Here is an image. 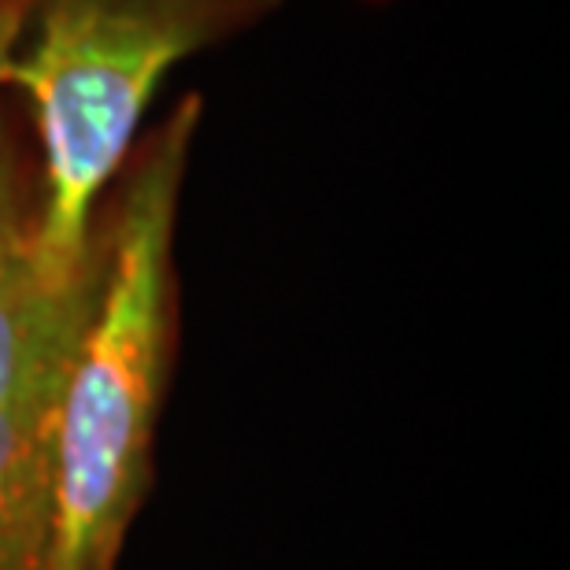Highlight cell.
Wrapping results in <instances>:
<instances>
[{
	"instance_id": "6da1fadb",
	"label": "cell",
	"mask_w": 570,
	"mask_h": 570,
	"mask_svg": "<svg viewBox=\"0 0 570 570\" xmlns=\"http://www.w3.org/2000/svg\"><path fill=\"white\" fill-rule=\"evenodd\" d=\"M204 97L138 138L100 200L105 264L52 423V570H116L138 515L178 334L175 226Z\"/></svg>"
},
{
	"instance_id": "7a4b0ae2",
	"label": "cell",
	"mask_w": 570,
	"mask_h": 570,
	"mask_svg": "<svg viewBox=\"0 0 570 570\" xmlns=\"http://www.w3.org/2000/svg\"><path fill=\"white\" fill-rule=\"evenodd\" d=\"M285 0H27L8 67L41 159L33 253L71 275L97 248L108 186L170 67L278 16Z\"/></svg>"
},
{
	"instance_id": "3957f363",
	"label": "cell",
	"mask_w": 570,
	"mask_h": 570,
	"mask_svg": "<svg viewBox=\"0 0 570 570\" xmlns=\"http://www.w3.org/2000/svg\"><path fill=\"white\" fill-rule=\"evenodd\" d=\"M105 264V223L86 267L60 275L33 242L0 264V570H52V423L63 367Z\"/></svg>"
},
{
	"instance_id": "277c9868",
	"label": "cell",
	"mask_w": 570,
	"mask_h": 570,
	"mask_svg": "<svg viewBox=\"0 0 570 570\" xmlns=\"http://www.w3.org/2000/svg\"><path fill=\"white\" fill-rule=\"evenodd\" d=\"M41 159L22 100L0 86V264L38 237Z\"/></svg>"
},
{
	"instance_id": "5b68a950",
	"label": "cell",
	"mask_w": 570,
	"mask_h": 570,
	"mask_svg": "<svg viewBox=\"0 0 570 570\" xmlns=\"http://www.w3.org/2000/svg\"><path fill=\"white\" fill-rule=\"evenodd\" d=\"M27 22V0H0V86L8 82V67L16 56V45L22 38Z\"/></svg>"
}]
</instances>
